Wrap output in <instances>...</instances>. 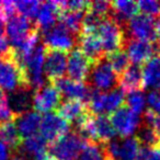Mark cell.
Returning a JSON list of instances; mask_svg holds the SVG:
<instances>
[{
	"label": "cell",
	"instance_id": "obj_1",
	"mask_svg": "<svg viewBox=\"0 0 160 160\" xmlns=\"http://www.w3.org/2000/svg\"><path fill=\"white\" fill-rule=\"evenodd\" d=\"M0 89L13 92L19 89H31L24 66L13 47L9 46L0 54Z\"/></svg>",
	"mask_w": 160,
	"mask_h": 160
},
{
	"label": "cell",
	"instance_id": "obj_2",
	"mask_svg": "<svg viewBox=\"0 0 160 160\" xmlns=\"http://www.w3.org/2000/svg\"><path fill=\"white\" fill-rule=\"evenodd\" d=\"M157 18L146 14H136L123 27L126 40H139L157 43Z\"/></svg>",
	"mask_w": 160,
	"mask_h": 160
},
{
	"label": "cell",
	"instance_id": "obj_3",
	"mask_svg": "<svg viewBox=\"0 0 160 160\" xmlns=\"http://www.w3.org/2000/svg\"><path fill=\"white\" fill-rule=\"evenodd\" d=\"M86 83L101 92H109L118 88V78L105 59V56L93 62Z\"/></svg>",
	"mask_w": 160,
	"mask_h": 160
},
{
	"label": "cell",
	"instance_id": "obj_4",
	"mask_svg": "<svg viewBox=\"0 0 160 160\" xmlns=\"http://www.w3.org/2000/svg\"><path fill=\"white\" fill-rule=\"evenodd\" d=\"M86 142L77 132L70 131L49 144L47 151L57 160H77Z\"/></svg>",
	"mask_w": 160,
	"mask_h": 160
},
{
	"label": "cell",
	"instance_id": "obj_5",
	"mask_svg": "<svg viewBox=\"0 0 160 160\" xmlns=\"http://www.w3.org/2000/svg\"><path fill=\"white\" fill-rule=\"evenodd\" d=\"M97 34L101 40L104 55L124 48L126 42L124 30L111 18V16H108L101 22L97 30Z\"/></svg>",
	"mask_w": 160,
	"mask_h": 160
},
{
	"label": "cell",
	"instance_id": "obj_6",
	"mask_svg": "<svg viewBox=\"0 0 160 160\" xmlns=\"http://www.w3.org/2000/svg\"><path fill=\"white\" fill-rule=\"evenodd\" d=\"M114 131L123 139L131 137L142 124V118L135 114L126 104H123L109 115Z\"/></svg>",
	"mask_w": 160,
	"mask_h": 160
},
{
	"label": "cell",
	"instance_id": "obj_7",
	"mask_svg": "<svg viewBox=\"0 0 160 160\" xmlns=\"http://www.w3.org/2000/svg\"><path fill=\"white\" fill-rule=\"evenodd\" d=\"M43 45L47 48L69 53L77 44V36L67 30L60 22H57L51 30L43 32Z\"/></svg>",
	"mask_w": 160,
	"mask_h": 160
},
{
	"label": "cell",
	"instance_id": "obj_8",
	"mask_svg": "<svg viewBox=\"0 0 160 160\" xmlns=\"http://www.w3.org/2000/svg\"><path fill=\"white\" fill-rule=\"evenodd\" d=\"M45 48L44 45L38 44L32 54L24 60L23 66L28 73L30 87L33 91L44 87L45 81L43 77V67H44Z\"/></svg>",
	"mask_w": 160,
	"mask_h": 160
},
{
	"label": "cell",
	"instance_id": "obj_9",
	"mask_svg": "<svg viewBox=\"0 0 160 160\" xmlns=\"http://www.w3.org/2000/svg\"><path fill=\"white\" fill-rule=\"evenodd\" d=\"M93 62L83 54L80 48L76 47L68 53L67 58V75L69 79L76 82L87 81L89 73L91 71Z\"/></svg>",
	"mask_w": 160,
	"mask_h": 160
},
{
	"label": "cell",
	"instance_id": "obj_10",
	"mask_svg": "<svg viewBox=\"0 0 160 160\" xmlns=\"http://www.w3.org/2000/svg\"><path fill=\"white\" fill-rule=\"evenodd\" d=\"M62 96L52 83L33 91V109L38 113L56 112L62 103Z\"/></svg>",
	"mask_w": 160,
	"mask_h": 160
},
{
	"label": "cell",
	"instance_id": "obj_11",
	"mask_svg": "<svg viewBox=\"0 0 160 160\" xmlns=\"http://www.w3.org/2000/svg\"><path fill=\"white\" fill-rule=\"evenodd\" d=\"M124 49L133 65H144L153 56L160 55V48L157 43L145 42L139 40H126Z\"/></svg>",
	"mask_w": 160,
	"mask_h": 160
},
{
	"label": "cell",
	"instance_id": "obj_12",
	"mask_svg": "<svg viewBox=\"0 0 160 160\" xmlns=\"http://www.w3.org/2000/svg\"><path fill=\"white\" fill-rule=\"evenodd\" d=\"M70 129L71 125L56 113H47L42 116L40 135L48 142V145L66 135Z\"/></svg>",
	"mask_w": 160,
	"mask_h": 160
},
{
	"label": "cell",
	"instance_id": "obj_13",
	"mask_svg": "<svg viewBox=\"0 0 160 160\" xmlns=\"http://www.w3.org/2000/svg\"><path fill=\"white\" fill-rule=\"evenodd\" d=\"M34 28H35L34 22L21 14H16L11 19H9L6 25V35L11 44V47L18 49Z\"/></svg>",
	"mask_w": 160,
	"mask_h": 160
},
{
	"label": "cell",
	"instance_id": "obj_14",
	"mask_svg": "<svg viewBox=\"0 0 160 160\" xmlns=\"http://www.w3.org/2000/svg\"><path fill=\"white\" fill-rule=\"evenodd\" d=\"M49 83L54 86L62 96L68 98V100H79L87 104L89 101L90 92H91V86L88 83L76 82L69 78H59L51 81Z\"/></svg>",
	"mask_w": 160,
	"mask_h": 160
},
{
	"label": "cell",
	"instance_id": "obj_15",
	"mask_svg": "<svg viewBox=\"0 0 160 160\" xmlns=\"http://www.w3.org/2000/svg\"><path fill=\"white\" fill-rule=\"evenodd\" d=\"M44 57V71L48 81L62 78L67 69V58L68 53L62 51H56L45 47Z\"/></svg>",
	"mask_w": 160,
	"mask_h": 160
},
{
	"label": "cell",
	"instance_id": "obj_16",
	"mask_svg": "<svg viewBox=\"0 0 160 160\" xmlns=\"http://www.w3.org/2000/svg\"><path fill=\"white\" fill-rule=\"evenodd\" d=\"M87 104L79 100H68L60 103L59 108L55 112L57 115L69 123L71 127L75 126L81 118H83L89 113Z\"/></svg>",
	"mask_w": 160,
	"mask_h": 160
},
{
	"label": "cell",
	"instance_id": "obj_17",
	"mask_svg": "<svg viewBox=\"0 0 160 160\" xmlns=\"http://www.w3.org/2000/svg\"><path fill=\"white\" fill-rule=\"evenodd\" d=\"M58 21L57 1H45L41 2L38 14L35 18V27L40 33L51 30Z\"/></svg>",
	"mask_w": 160,
	"mask_h": 160
},
{
	"label": "cell",
	"instance_id": "obj_18",
	"mask_svg": "<svg viewBox=\"0 0 160 160\" xmlns=\"http://www.w3.org/2000/svg\"><path fill=\"white\" fill-rule=\"evenodd\" d=\"M118 88L129 93L142 90V69L139 65H129V67L118 77Z\"/></svg>",
	"mask_w": 160,
	"mask_h": 160
},
{
	"label": "cell",
	"instance_id": "obj_19",
	"mask_svg": "<svg viewBox=\"0 0 160 160\" xmlns=\"http://www.w3.org/2000/svg\"><path fill=\"white\" fill-rule=\"evenodd\" d=\"M77 44L79 45L78 48L81 49L92 62L104 57L101 40L97 33H79L77 36Z\"/></svg>",
	"mask_w": 160,
	"mask_h": 160
},
{
	"label": "cell",
	"instance_id": "obj_20",
	"mask_svg": "<svg viewBox=\"0 0 160 160\" xmlns=\"http://www.w3.org/2000/svg\"><path fill=\"white\" fill-rule=\"evenodd\" d=\"M138 6L136 1H125L118 0L111 1V18L121 27H124L133 17L138 14Z\"/></svg>",
	"mask_w": 160,
	"mask_h": 160
},
{
	"label": "cell",
	"instance_id": "obj_21",
	"mask_svg": "<svg viewBox=\"0 0 160 160\" xmlns=\"http://www.w3.org/2000/svg\"><path fill=\"white\" fill-rule=\"evenodd\" d=\"M7 102L13 114L17 116L22 115L33 108V90L19 89L10 92L7 98Z\"/></svg>",
	"mask_w": 160,
	"mask_h": 160
},
{
	"label": "cell",
	"instance_id": "obj_22",
	"mask_svg": "<svg viewBox=\"0 0 160 160\" xmlns=\"http://www.w3.org/2000/svg\"><path fill=\"white\" fill-rule=\"evenodd\" d=\"M16 122L21 137L29 138L31 136L38 135L42 122V116L35 111H29L22 115H19Z\"/></svg>",
	"mask_w": 160,
	"mask_h": 160
},
{
	"label": "cell",
	"instance_id": "obj_23",
	"mask_svg": "<svg viewBox=\"0 0 160 160\" xmlns=\"http://www.w3.org/2000/svg\"><path fill=\"white\" fill-rule=\"evenodd\" d=\"M142 87L160 90V55L153 56L142 66Z\"/></svg>",
	"mask_w": 160,
	"mask_h": 160
},
{
	"label": "cell",
	"instance_id": "obj_24",
	"mask_svg": "<svg viewBox=\"0 0 160 160\" xmlns=\"http://www.w3.org/2000/svg\"><path fill=\"white\" fill-rule=\"evenodd\" d=\"M0 142L7 148L11 149L13 153L18 151L23 142V138L19 133L16 122L0 123Z\"/></svg>",
	"mask_w": 160,
	"mask_h": 160
},
{
	"label": "cell",
	"instance_id": "obj_25",
	"mask_svg": "<svg viewBox=\"0 0 160 160\" xmlns=\"http://www.w3.org/2000/svg\"><path fill=\"white\" fill-rule=\"evenodd\" d=\"M47 148H48V142L40 134H38V135L31 136V137L23 139L22 145L18 149V151L22 153L23 156L32 157L34 159H36L40 156L47 152Z\"/></svg>",
	"mask_w": 160,
	"mask_h": 160
},
{
	"label": "cell",
	"instance_id": "obj_26",
	"mask_svg": "<svg viewBox=\"0 0 160 160\" xmlns=\"http://www.w3.org/2000/svg\"><path fill=\"white\" fill-rule=\"evenodd\" d=\"M94 126L99 144H107L116 137V133L109 120V115L105 114H93Z\"/></svg>",
	"mask_w": 160,
	"mask_h": 160
},
{
	"label": "cell",
	"instance_id": "obj_27",
	"mask_svg": "<svg viewBox=\"0 0 160 160\" xmlns=\"http://www.w3.org/2000/svg\"><path fill=\"white\" fill-rule=\"evenodd\" d=\"M85 12H76V11H64L58 16V21L67 30L75 34L76 36L79 35L82 25V19Z\"/></svg>",
	"mask_w": 160,
	"mask_h": 160
},
{
	"label": "cell",
	"instance_id": "obj_28",
	"mask_svg": "<svg viewBox=\"0 0 160 160\" xmlns=\"http://www.w3.org/2000/svg\"><path fill=\"white\" fill-rule=\"evenodd\" d=\"M105 59L108 60V62L110 64V66L112 67L113 71L115 72V75L118 76V78L129 67V58L126 54V51L124 48L118 49V51L112 52V53L107 54Z\"/></svg>",
	"mask_w": 160,
	"mask_h": 160
},
{
	"label": "cell",
	"instance_id": "obj_29",
	"mask_svg": "<svg viewBox=\"0 0 160 160\" xmlns=\"http://www.w3.org/2000/svg\"><path fill=\"white\" fill-rule=\"evenodd\" d=\"M135 137L138 139L140 146L146 147L148 149L160 145V138L155 128L149 126V125L144 124V123H142L140 126L138 127L137 134L135 135Z\"/></svg>",
	"mask_w": 160,
	"mask_h": 160
},
{
	"label": "cell",
	"instance_id": "obj_30",
	"mask_svg": "<svg viewBox=\"0 0 160 160\" xmlns=\"http://www.w3.org/2000/svg\"><path fill=\"white\" fill-rule=\"evenodd\" d=\"M78 160H109L104 149V144L86 142Z\"/></svg>",
	"mask_w": 160,
	"mask_h": 160
},
{
	"label": "cell",
	"instance_id": "obj_31",
	"mask_svg": "<svg viewBox=\"0 0 160 160\" xmlns=\"http://www.w3.org/2000/svg\"><path fill=\"white\" fill-rule=\"evenodd\" d=\"M140 150V144L135 136L121 140L120 160H136Z\"/></svg>",
	"mask_w": 160,
	"mask_h": 160
},
{
	"label": "cell",
	"instance_id": "obj_32",
	"mask_svg": "<svg viewBox=\"0 0 160 160\" xmlns=\"http://www.w3.org/2000/svg\"><path fill=\"white\" fill-rule=\"evenodd\" d=\"M125 101L127 103V107L132 110L135 114L139 115L142 112L145 108V94L142 90H138V91H133L127 93V97L125 98Z\"/></svg>",
	"mask_w": 160,
	"mask_h": 160
},
{
	"label": "cell",
	"instance_id": "obj_33",
	"mask_svg": "<svg viewBox=\"0 0 160 160\" xmlns=\"http://www.w3.org/2000/svg\"><path fill=\"white\" fill-rule=\"evenodd\" d=\"M14 5L17 8V12L32 21L36 18L41 2L40 1H14Z\"/></svg>",
	"mask_w": 160,
	"mask_h": 160
},
{
	"label": "cell",
	"instance_id": "obj_34",
	"mask_svg": "<svg viewBox=\"0 0 160 160\" xmlns=\"http://www.w3.org/2000/svg\"><path fill=\"white\" fill-rule=\"evenodd\" d=\"M138 10L140 13L149 17L157 18L160 17V2L153 0H142L137 2Z\"/></svg>",
	"mask_w": 160,
	"mask_h": 160
},
{
	"label": "cell",
	"instance_id": "obj_35",
	"mask_svg": "<svg viewBox=\"0 0 160 160\" xmlns=\"http://www.w3.org/2000/svg\"><path fill=\"white\" fill-rule=\"evenodd\" d=\"M88 11L92 12L101 18H105V17L110 16V12H111V1L98 0V1L90 2V7Z\"/></svg>",
	"mask_w": 160,
	"mask_h": 160
},
{
	"label": "cell",
	"instance_id": "obj_36",
	"mask_svg": "<svg viewBox=\"0 0 160 160\" xmlns=\"http://www.w3.org/2000/svg\"><path fill=\"white\" fill-rule=\"evenodd\" d=\"M147 103H148L150 111H152L156 115L160 116V90H152L147 96Z\"/></svg>",
	"mask_w": 160,
	"mask_h": 160
},
{
	"label": "cell",
	"instance_id": "obj_37",
	"mask_svg": "<svg viewBox=\"0 0 160 160\" xmlns=\"http://www.w3.org/2000/svg\"><path fill=\"white\" fill-rule=\"evenodd\" d=\"M18 116L16 114H13V112L11 111V109L9 108L6 99L5 102H2L0 104V123H6V122H16Z\"/></svg>",
	"mask_w": 160,
	"mask_h": 160
},
{
	"label": "cell",
	"instance_id": "obj_38",
	"mask_svg": "<svg viewBox=\"0 0 160 160\" xmlns=\"http://www.w3.org/2000/svg\"><path fill=\"white\" fill-rule=\"evenodd\" d=\"M148 160H160V145L149 149Z\"/></svg>",
	"mask_w": 160,
	"mask_h": 160
},
{
	"label": "cell",
	"instance_id": "obj_39",
	"mask_svg": "<svg viewBox=\"0 0 160 160\" xmlns=\"http://www.w3.org/2000/svg\"><path fill=\"white\" fill-rule=\"evenodd\" d=\"M8 157H9V150L0 142V160H8Z\"/></svg>",
	"mask_w": 160,
	"mask_h": 160
},
{
	"label": "cell",
	"instance_id": "obj_40",
	"mask_svg": "<svg viewBox=\"0 0 160 160\" xmlns=\"http://www.w3.org/2000/svg\"><path fill=\"white\" fill-rule=\"evenodd\" d=\"M8 40L6 38H2V36H0V54L3 53L6 49L8 48Z\"/></svg>",
	"mask_w": 160,
	"mask_h": 160
},
{
	"label": "cell",
	"instance_id": "obj_41",
	"mask_svg": "<svg viewBox=\"0 0 160 160\" xmlns=\"http://www.w3.org/2000/svg\"><path fill=\"white\" fill-rule=\"evenodd\" d=\"M35 160H57L54 156H52L51 153H48V151L47 152H45L44 155L40 156L38 158H36Z\"/></svg>",
	"mask_w": 160,
	"mask_h": 160
},
{
	"label": "cell",
	"instance_id": "obj_42",
	"mask_svg": "<svg viewBox=\"0 0 160 160\" xmlns=\"http://www.w3.org/2000/svg\"><path fill=\"white\" fill-rule=\"evenodd\" d=\"M156 30H157V44L160 48V18H157V24H156Z\"/></svg>",
	"mask_w": 160,
	"mask_h": 160
},
{
	"label": "cell",
	"instance_id": "obj_43",
	"mask_svg": "<svg viewBox=\"0 0 160 160\" xmlns=\"http://www.w3.org/2000/svg\"><path fill=\"white\" fill-rule=\"evenodd\" d=\"M153 128L157 132L158 136H159V138H160V116H157V118H156L155 124H153Z\"/></svg>",
	"mask_w": 160,
	"mask_h": 160
},
{
	"label": "cell",
	"instance_id": "obj_44",
	"mask_svg": "<svg viewBox=\"0 0 160 160\" xmlns=\"http://www.w3.org/2000/svg\"><path fill=\"white\" fill-rule=\"evenodd\" d=\"M6 99H7V96H6L5 93H3V91L1 89H0V104L2 102H5Z\"/></svg>",
	"mask_w": 160,
	"mask_h": 160
},
{
	"label": "cell",
	"instance_id": "obj_45",
	"mask_svg": "<svg viewBox=\"0 0 160 160\" xmlns=\"http://www.w3.org/2000/svg\"><path fill=\"white\" fill-rule=\"evenodd\" d=\"M8 160H24V159H23V158H21V157H19V156L13 155L11 158H10V159H8Z\"/></svg>",
	"mask_w": 160,
	"mask_h": 160
}]
</instances>
